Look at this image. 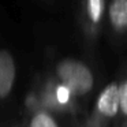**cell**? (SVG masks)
Masks as SVG:
<instances>
[{
	"label": "cell",
	"mask_w": 127,
	"mask_h": 127,
	"mask_svg": "<svg viewBox=\"0 0 127 127\" xmlns=\"http://www.w3.org/2000/svg\"><path fill=\"white\" fill-rule=\"evenodd\" d=\"M28 127H59V123L49 111L40 108V109L32 111Z\"/></svg>",
	"instance_id": "6"
},
{
	"label": "cell",
	"mask_w": 127,
	"mask_h": 127,
	"mask_svg": "<svg viewBox=\"0 0 127 127\" xmlns=\"http://www.w3.org/2000/svg\"><path fill=\"white\" fill-rule=\"evenodd\" d=\"M119 83V113L127 118V78Z\"/></svg>",
	"instance_id": "7"
},
{
	"label": "cell",
	"mask_w": 127,
	"mask_h": 127,
	"mask_svg": "<svg viewBox=\"0 0 127 127\" xmlns=\"http://www.w3.org/2000/svg\"><path fill=\"white\" fill-rule=\"evenodd\" d=\"M58 82L66 86L72 97H82L90 93L94 86V75L83 62L67 58L58 62L55 67Z\"/></svg>",
	"instance_id": "1"
},
{
	"label": "cell",
	"mask_w": 127,
	"mask_h": 127,
	"mask_svg": "<svg viewBox=\"0 0 127 127\" xmlns=\"http://www.w3.org/2000/svg\"><path fill=\"white\" fill-rule=\"evenodd\" d=\"M126 127H127V126H126Z\"/></svg>",
	"instance_id": "8"
},
{
	"label": "cell",
	"mask_w": 127,
	"mask_h": 127,
	"mask_svg": "<svg viewBox=\"0 0 127 127\" xmlns=\"http://www.w3.org/2000/svg\"><path fill=\"white\" fill-rule=\"evenodd\" d=\"M108 19L118 33L127 30V0H111L108 4Z\"/></svg>",
	"instance_id": "4"
},
{
	"label": "cell",
	"mask_w": 127,
	"mask_h": 127,
	"mask_svg": "<svg viewBox=\"0 0 127 127\" xmlns=\"http://www.w3.org/2000/svg\"><path fill=\"white\" fill-rule=\"evenodd\" d=\"M105 12V0H83V17L90 29L101 25Z\"/></svg>",
	"instance_id": "5"
},
{
	"label": "cell",
	"mask_w": 127,
	"mask_h": 127,
	"mask_svg": "<svg viewBox=\"0 0 127 127\" xmlns=\"http://www.w3.org/2000/svg\"><path fill=\"white\" fill-rule=\"evenodd\" d=\"M17 79L15 59L7 49H0V101L11 94Z\"/></svg>",
	"instance_id": "3"
},
{
	"label": "cell",
	"mask_w": 127,
	"mask_h": 127,
	"mask_svg": "<svg viewBox=\"0 0 127 127\" xmlns=\"http://www.w3.org/2000/svg\"><path fill=\"white\" fill-rule=\"evenodd\" d=\"M96 113L104 119H112L119 113V83L111 82L100 92L96 102Z\"/></svg>",
	"instance_id": "2"
}]
</instances>
